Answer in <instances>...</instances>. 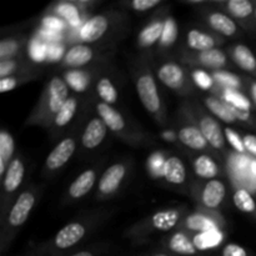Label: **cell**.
Wrapping results in <instances>:
<instances>
[{
  "label": "cell",
  "mask_w": 256,
  "mask_h": 256,
  "mask_svg": "<svg viewBox=\"0 0 256 256\" xmlns=\"http://www.w3.org/2000/svg\"><path fill=\"white\" fill-rule=\"evenodd\" d=\"M160 4V0H134L132 2V6L138 12H146L152 8L158 6Z\"/></svg>",
  "instance_id": "42"
},
{
  "label": "cell",
  "mask_w": 256,
  "mask_h": 256,
  "mask_svg": "<svg viewBox=\"0 0 256 256\" xmlns=\"http://www.w3.org/2000/svg\"><path fill=\"white\" fill-rule=\"evenodd\" d=\"M194 170L202 179H214L219 174L218 164L208 155H200L194 162Z\"/></svg>",
  "instance_id": "22"
},
{
  "label": "cell",
  "mask_w": 256,
  "mask_h": 256,
  "mask_svg": "<svg viewBox=\"0 0 256 256\" xmlns=\"http://www.w3.org/2000/svg\"><path fill=\"white\" fill-rule=\"evenodd\" d=\"M29 52H30V55H32V58L35 60V62H42V60L44 59L46 50H45L44 45H42V42H34L32 44V46H30Z\"/></svg>",
  "instance_id": "43"
},
{
  "label": "cell",
  "mask_w": 256,
  "mask_h": 256,
  "mask_svg": "<svg viewBox=\"0 0 256 256\" xmlns=\"http://www.w3.org/2000/svg\"><path fill=\"white\" fill-rule=\"evenodd\" d=\"M18 80L15 78H4V79H0V92H8L10 90H12L14 88H16Z\"/></svg>",
  "instance_id": "45"
},
{
  "label": "cell",
  "mask_w": 256,
  "mask_h": 256,
  "mask_svg": "<svg viewBox=\"0 0 256 256\" xmlns=\"http://www.w3.org/2000/svg\"><path fill=\"white\" fill-rule=\"evenodd\" d=\"M85 235V228L79 222H72L62 228L55 236V245L58 249H68L74 246Z\"/></svg>",
  "instance_id": "7"
},
{
  "label": "cell",
  "mask_w": 256,
  "mask_h": 256,
  "mask_svg": "<svg viewBox=\"0 0 256 256\" xmlns=\"http://www.w3.org/2000/svg\"><path fill=\"white\" fill-rule=\"evenodd\" d=\"M125 166L122 164H114L108 168L106 172L102 174L100 179L99 190L102 194L108 195L114 192L122 184V179L125 176Z\"/></svg>",
  "instance_id": "8"
},
{
  "label": "cell",
  "mask_w": 256,
  "mask_h": 256,
  "mask_svg": "<svg viewBox=\"0 0 256 256\" xmlns=\"http://www.w3.org/2000/svg\"><path fill=\"white\" fill-rule=\"evenodd\" d=\"M224 100L226 102V104L230 105V106L236 108V109H240V110H244V112H250V109H252L250 100L248 99L244 94L238 92V90H234V89L225 90Z\"/></svg>",
  "instance_id": "31"
},
{
  "label": "cell",
  "mask_w": 256,
  "mask_h": 256,
  "mask_svg": "<svg viewBox=\"0 0 256 256\" xmlns=\"http://www.w3.org/2000/svg\"><path fill=\"white\" fill-rule=\"evenodd\" d=\"M60 55H62V48L59 46H50L49 49V56L50 59H59Z\"/></svg>",
  "instance_id": "48"
},
{
  "label": "cell",
  "mask_w": 256,
  "mask_h": 256,
  "mask_svg": "<svg viewBox=\"0 0 256 256\" xmlns=\"http://www.w3.org/2000/svg\"><path fill=\"white\" fill-rule=\"evenodd\" d=\"M214 78L219 82H222V85L228 86V89H234L238 90L242 86V82H240L239 78L234 74H230L226 72H216L214 74Z\"/></svg>",
  "instance_id": "36"
},
{
  "label": "cell",
  "mask_w": 256,
  "mask_h": 256,
  "mask_svg": "<svg viewBox=\"0 0 256 256\" xmlns=\"http://www.w3.org/2000/svg\"><path fill=\"white\" fill-rule=\"evenodd\" d=\"M225 138H226V140L229 142V144L232 145V146L238 152H246V150H245V146H244V140L240 138V135L238 134L236 132H234V130L230 129V128H226V129H225Z\"/></svg>",
  "instance_id": "38"
},
{
  "label": "cell",
  "mask_w": 256,
  "mask_h": 256,
  "mask_svg": "<svg viewBox=\"0 0 256 256\" xmlns=\"http://www.w3.org/2000/svg\"><path fill=\"white\" fill-rule=\"evenodd\" d=\"M34 195L30 192H24L22 194H20L10 210L9 224L14 228L22 226L28 220V216L34 206Z\"/></svg>",
  "instance_id": "2"
},
{
  "label": "cell",
  "mask_w": 256,
  "mask_h": 256,
  "mask_svg": "<svg viewBox=\"0 0 256 256\" xmlns=\"http://www.w3.org/2000/svg\"><path fill=\"white\" fill-rule=\"evenodd\" d=\"M178 38V24L175 22L174 18H168L164 22V28H162V45L169 46V45L174 44L175 40Z\"/></svg>",
  "instance_id": "35"
},
{
  "label": "cell",
  "mask_w": 256,
  "mask_h": 256,
  "mask_svg": "<svg viewBox=\"0 0 256 256\" xmlns=\"http://www.w3.org/2000/svg\"><path fill=\"white\" fill-rule=\"evenodd\" d=\"M222 256H249L246 249L238 244H229L222 249Z\"/></svg>",
  "instance_id": "41"
},
{
  "label": "cell",
  "mask_w": 256,
  "mask_h": 256,
  "mask_svg": "<svg viewBox=\"0 0 256 256\" xmlns=\"http://www.w3.org/2000/svg\"><path fill=\"white\" fill-rule=\"evenodd\" d=\"M242 140H244L245 150L256 156V135H245Z\"/></svg>",
  "instance_id": "46"
},
{
  "label": "cell",
  "mask_w": 256,
  "mask_h": 256,
  "mask_svg": "<svg viewBox=\"0 0 256 256\" xmlns=\"http://www.w3.org/2000/svg\"><path fill=\"white\" fill-rule=\"evenodd\" d=\"M209 24L215 32L225 35V36H232L238 32V26L234 20L230 19L228 15L222 12H212L209 15Z\"/></svg>",
  "instance_id": "18"
},
{
  "label": "cell",
  "mask_w": 256,
  "mask_h": 256,
  "mask_svg": "<svg viewBox=\"0 0 256 256\" xmlns=\"http://www.w3.org/2000/svg\"><path fill=\"white\" fill-rule=\"evenodd\" d=\"M15 68H16V64L12 60H2V62H0V78L2 79L9 78V75L14 72Z\"/></svg>",
  "instance_id": "44"
},
{
  "label": "cell",
  "mask_w": 256,
  "mask_h": 256,
  "mask_svg": "<svg viewBox=\"0 0 256 256\" xmlns=\"http://www.w3.org/2000/svg\"><path fill=\"white\" fill-rule=\"evenodd\" d=\"M92 59V50L86 45H75L65 54V64L72 68H79L88 64Z\"/></svg>",
  "instance_id": "17"
},
{
  "label": "cell",
  "mask_w": 256,
  "mask_h": 256,
  "mask_svg": "<svg viewBox=\"0 0 256 256\" xmlns=\"http://www.w3.org/2000/svg\"><path fill=\"white\" fill-rule=\"evenodd\" d=\"M225 194H226V188L220 180H210L202 190V200L205 206L215 209L222 204Z\"/></svg>",
  "instance_id": "12"
},
{
  "label": "cell",
  "mask_w": 256,
  "mask_h": 256,
  "mask_svg": "<svg viewBox=\"0 0 256 256\" xmlns=\"http://www.w3.org/2000/svg\"><path fill=\"white\" fill-rule=\"evenodd\" d=\"M108 126L104 124L102 119L90 120L89 124L85 128L82 136V142L86 149H95L102 142V140L106 136Z\"/></svg>",
  "instance_id": "5"
},
{
  "label": "cell",
  "mask_w": 256,
  "mask_h": 256,
  "mask_svg": "<svg viewBox=\"0 0 256 256\" xmlns=\"http://www.w3.org/2000/svg\"><path fill=\"white\" fill-rule=\"evenodd\" d=\"M78 109V102L75 98H69L66 100L62 108L60 109V112L55 115V124L58 126H65L66 124H69L72 122V119L74 118L75 112Z\"/></svg>",
  "instance_id": "32"
},
{
  "label": "cell",
  "mask_w": 256,
  "mask_h": 256,
  "mask_svg": "<svg viewBox=\"0 0 256 256\" xmlns=\"http://www.w3.org/2000/svg\"><path fill=\"white\" fill-rule=\"evenodd\" d=\"M186 42L192 49L199 50L200 52L214 49L215 45V40L210 35L205 34V32H200L198 29H192L188 32Z\"/></svg>",
  "instance_id": "21"
},
{
  "label": "cell",
  "mask_w": 256,
  "mask_h": 256,
  "mask_svg": "<svg viewBox=\"0 0 256 256\" xmlns=\"http://www.w3.org/2000/svg\"><path fill=\"white\" fill-rule=\"evenodd\" d=\"M234 204L240 212H246V214L254 212L256 210V202L254 198L245 189L236 190V192L234 194Z\"/></svg>",
  "instance_id": "33"
},
{
  "label": "cell",
  "mask_w": 256,
  "mask_h": 256,
  "mask_svg": "<svg viewBox=\"0 0 256 256\" xmlns=\"http://www.w3.org/2000/svg\"><path fill=\"white\" fill-rule=\"evenodd\" d=\"M179 218L180 214L178 210H162V212L154 214V216L152 218V226H154L155 229L160 230V232H169V230H172V228L178 224Z\"/></svg>",
  "instance_id": "19"
},
{
  "label": "cell",
  "mask_w": 256,
  "mask_h": 256,
  "mask_svg": "<svg viewBox=\"0 0 256 256\" xmlns=\"http://www.w3.org/2000/svg\"><path fill=\"white\" fill-rule=\"evenodd\" d=\"M162 28H164V22H154L149 25V26L145 28L144 30L140 34L139 40L140 44L145 45V46H149L152 45L154 42H156L158 40L162 39Z\"/></svg>",
  "instance_id": "29"
},
{
  "label": "cell",
  "mask_w": 256,
  "mask_h": 256,
  "mask_svg": "<svg viewBox=\"0 0 256 256\" xmlns=\"http://www.w3.org/2000/svg\"><path fill=\"white\" fill-rule=\"evenodd\" d=\"M162 174L168 182L174 185L182 184L186 179V169L182 160L176 156H172L165 160L162 164Z\"/></svg>",
  "instance_id": "11"
},
{
  "label": "cell",
  "mask_w": 256,
  "mask_h": 256,
  "mask_svg": "<svg viewBox=\"0 0 256 256\" xmlns=\"http://www.w3.org/2000/svg\"><path fill=\"white\" fill-rule=\"evenodd\" d=\"M179 140L185 145L194 150H202L206 146L208 142L202 135V130L195 126H185L179 132Z\"/></svg>",
  "instance_id": "16"
},
{
  "label": "cell",
  "mask_w": 256,
  "mask_h": 256,
  "mask_svg": "<svg viewBox=\"0 0 256 256\" xmlns=\"http://www.w3.org/2000/svg\"><path fill=\"white\" fill-rule=\"evenodd\" d=\"M108 28H109V22L106 18L102 15H96L82 25L80 36L86 42H96L106 32Z\"/></svg>",
  "instance_id": "9"
},
{
  "label": "cell",
  "mask_w": 256,
  "mask_h": 256,
  "mask_svg": "<svg viewBox=\"0 0 256 256\" xmlns=\"http://www.w3.org/2000/svg\"><path fill=\"white\" fill-rule=\"evenodd\" d=\"M192 79L198 86L204 90H209L212 86V78L204 70H195L192 72Z\"/></svg>",
  "instance_id": "39"
},
{
  "label": "cell",
  "mask_w": 256,
  "mask_h": 256,
  "mask_svg": "<svg viewBox=\"0 0 256 256\" xmlns=\"http://www.w3.org/2000/svg\"><path fill=\"white\" fill-rule=\"evenodd\" d=\"M169 248L172 252L185 256L195 255L198 252L194 242H192L189 238L185 236L184 234H182V232H178V234H175L174 236L170 239Z\"/></svg>",
  "instance_id": "26"
},
{
  "label": "cell",
  "mask_w": 256,
  "mask_h": 256,
  "mask_svg": "<svg viewBox=\"0 0 256 256\" xmlns=\"http://www.w3.org/2000/svg\"><path fill=\"white\" fill-rule=\"evenodd\" d=\"M250 92H252V102H254L255 106H256V82H252V86H250Z\"/></svg>",
  "instance_id": "49"
},
{
  "label": "cell",
  "mask_w": 256,
  "mask_h": 256,
  "mask_svg": "<svg viewBox=\"0 0 256 256\" xmlns=\"http://www.w3.org/2000/svg\"><path fill=\"white\" fill-rule=\"evenodd\" d=\"M228 9L238 19H248L255 12L254 5L249 0H230L228 2Z\"/></svg>",
  "instance_id": "30"
},
{
  "label": "cell",
  "mask_w": 256,
  "mask_h": 256,
  "mask_svg": "<svg viewBox=\"0 0 256 256\" xmlns=\"http://www.w3.org/2000/svg\"><path fill=\"white\" fill-rule=\"evenodd\" d=\"M96 176H95L94 170H85L84 172L76 178L74 182L70 185L69 194L72 199H79L86 195L94 186V182Z\"/></svg>",
  "instance_id": "14"
},
{
  "label": "cell",
  "mask_w": 256,
  "mask_h": 256,
  "mask_svg": "<svg viewBox=\"0 0 256 256\" xmlns=\"http://www.w3.org/2000/svg\"><path fill=\"white\" fill-rule=\"evenodd\" d=\"M14 154V139L8 132H0V174L6 172V164ZM10 164V162H9Z\"/></svg>",
  "instance_id": "23"
},
{
  "label": "cell",
  "mask_w": 256,
  "mask_h": 256,
  "mask_svg": "<svg viewBox=\"0 0 256 256\" xmlns=\"http://www.w3.org/2000/svg\"><path fill=\"white\" fill-rule=\"evenodd\" d=\"M234 60L238 66L248 72L256 74V58L254 52L246 45H236L234 49Z\"/></svg>",
  "instance_id": "20"
},
{
  "label": "cell",
  "mask_w": 256,
  "mask_h": 256,
  "mask_svg": "<svg viewBox=\"0 0 256 256\" xmlns=\"http://www.w3.org/2000/svg\"><path fill=\"white\" fill-rule=\"evenodd\" d=\"M76 149L75 140L72 138L62 140L54 148L52 152L46 158V168L50 170H56L62 168V165L66 164L70 160V158L74 154Z\"/></svg>",
  "instance_id": "3"
},
{
  "label": "cell",
  "mask_w": 256,
  "mask_h": 256,
  "mask_svg": "<svg viewBox=\"0 0 256 256\" xmlns=\"http://www.w3.org/2000/svg\"><path fill=\"white\" fill-rule=\"evenodd\" d=\"M42 22H44V25L49 32H58L62 28V22L56 18H45Z\"/></svg>",
  "instance_id": "47"
},
{
  "label": "cell",
  "mask_w": 256,
  "mask_h": 256,
  "mask_svg": "<svg viewBox=\"0 0 256 256\" xmlns=\"http://www.w3.org/2000/svg\"><path fill=\"white\" fill-rule=\"evenodd\" d=\"M96 92L99 95L100 99L102 100V102L105 104H114L118 100V92L115 89L114 84L112 82V80L108 79V78H102L96 84Z\"/></svg>",
  "instance_id": "28"
},
{
  "label": "cell",
  "mask_w": 256,
  "mask_h": 256,
  "mask_svg": "<svg viewBox=\"0 0 256 256\" xmlns=\"http://www.w3.org/2000/svg\"><path fill=\"white\" fill-rule=\"evenodd\" d=\"M70 256H94V255H92L90 252H76V254L70 255Z\"/></svg>",
  "instance_id": "50"
},
{
  "label": "cell",
  "mask_w": 256,
  "mask_h": 256,
  "mask_svg": "<svg viewBox=\"0 0 256 256\" xmlns=\"http://www.w3.org/2000/svg\"><path fill=\"white\" fill-rule=\"evenodd\" d=\"M199 62L210 69H220L226 65V56L220 49H210L200 52Z\"/></svg>",
  "instance_id": "27"
},
{
  "label": "cell",
  "mask_w": 256,
  "mask_h": 256,
  "mask_svg": "<svg viewBox=\"0 0 256 256\" xmlns=\"http://www.w3.org/2000/svg\"><path fill=\"white\" fill-rule=\"evenodd\" d=\"M68 94H69V89H68L66 82L58 76L52 78L49 84V104H48L49 112L56 115L62 105L69 99Z\"/></svg>",
  "instance_id": "6"
},
{
  "label": "cell",
  "mask_w": 256,
  "mask_h": 256,
  "mask_svg": "<svg viewBox=\"0 0 256 256\" xmlns=\"http://www.w3.org/2000/svg\"><path fill=\"white\" fill-rule=\"evenodd\" d=\"M154 256H169V255H166V254H156V255H154Z\"/></svg>",
  "instance_id": "52"
},
{
  "label": "cell",
  "mask_w": 256,
  "mask_h": 256,
  "mask_svg": "<svg viewBox=\"0 0 256 256\" xmlns=\"http://www.w3.org/2000/svg\"><path fill=\"white\" fill-rule=\"evenodd\" d=\"M58 12L72 25L79 24V12L72 4H62L59 6Z\"/></svg>",
  "instance_id": "37"
},
{
  "label": "cell",
  "mask_w": 256,
  "mask_h": 256,
  "mask_svg": "<svg viewBox=\"0 0 256 256\" xmlns=\"http://www.w3.org/2000/svg\"><path fill=\"white\" fill-rule=\"evenodd\" d=\"M205 105L208 106V109L215 115V116L219 118L220 120L225 122H235L236 116L234 115V112H232V109L229 108V105L226 102H222L220 100L215 99V98H206L205 99Z\"/></svg>",
  "instance_id": "24"
},
{
  "label": "cell",
  "mask_w": 256,
  "mask_h": 256,
  "mask_svg": "<svg viewBox=\"0 0 256 256\" xmlns=\"http://www.w3.org/2000/svg\"><path fill=\"white\" fill-rule=\"evenodd\" d=\"M252 169H254V172L256 174V162H255L254 165H252Z\"/></svg>",
  "instance_id": "51"
},
{
  "label": "cell",
  "mask_w": 256,
  "mask_h": 256,
  "mask_svg": "<svg viewBox=\"0 0 256 256\" xmlns=\"http://www.w3.org/2000/svg\"><path fill=\"white\" fill-rule=\"evenodd\" d=\"M255 16H256V8H255Z\"/></svg>",
  "instance_id": "53"
},
{
  "label": "cell",
  "mask_w": 256,
  "mask_h": 256,
  "mask_svg": "<svg viewBox=\"0 0 256 256\" xmlns=\"http://www.w3.org/2000/svg\"><path fill=\"white\" fill-rule=\"evenodd\" d=\"M98 114L104 124L112 132H120L125 128V120L118 110H115L112 105L99 102L96 106Z\"/></svg>",
  "instance_id": "13"
},
{
  "label": "cell",
  "mask_w": 256,
  "mask_h": 256,
  "mask_svg": "<svg viewBox=\"0 0 256 256\" xmlns=\"http://www.w3.org/2000/svg\"><path fill=\"white\" fill-rule=\"evenodd\" d=\"M158 76L165 86L172 90L182 89L185 82L184 70L175 62H166L158 70Z\"/></svg>",
  "instance_id": "4"
},
{
  "label": "cell",
  "mask_w": 256,
  "mask_h": 256,
  "mask_svg": "<svg viewBox=\"0 0 256 256\" xmlns=\"http://www.w3.org/2000/svg\"><path fill=\"white\" fill-rule=\"evenodd\" d=\"M222 242V234L219 230L212 232H198L192 239L196 250H208L212 248H216Z\"/></svg>",
  "instance_id": "25"
},
{
  "label": "cell",
  "mask_w": 256,
  "mask_h": 256,
  "mask_svg": "<svg viewBox=\"0 0 256 256\" xmlns=\"http://www.w3.org/2000/svg\"><path fill=\"white\" fill-rule=\"evenodd\" d=\"M186 225L188 228H190L192 230H195V232H199L218 230L216 224H215L212 219L199 214L192 215V216L188 218Z\"/></svg>",
  "instance_id": "34"
},
{
  "label": "cell",
  "mask_w": 256,
  "mask_h": 256,
  "mask_svg": "<svg viewBox=\"0 0 256 256\" xmlns=\"http://www.w3.org/2000/svg\"><path fill=\"white\" fill-rule=\"evenodd\" d=\"M16 52V42L12 40H2L0 44V58L2 60H6L10 55Z\"/></svg>",
  "instance_id": "40"
},
{
  "label": "cell",
  "mask_w": 256,
  "mask_h": 256,
  "mask_svg": "<svg viewBox=\"0 0 256 256\" xmlns=\"http://www.w3.org/2000/svg\"><path fill=\"white\" fill-rule=\"evenodd\" d=\"M199 129L202 130L208 144H210L215 149H222L224 148V134H222V128L218 124L216 120L209 116L202 118V122H200Z\"/></svg>",
  "instance_id": "10"
},
{
  "label": "cell",
  "mask_w": 256,
  "mask_h": 256,
  "mask_svg": "<svg viewBox=\"0 0 256 256\" xmlns=\"http://www.w3.org/2000/svg\"><path fill=\"white\" fill-rule=\"evenodd\" d=\"M24 178V165L22 160L15 159L8 165L4 178V188L8 192H12L20 186Z\"/></svg>",
  "instance_id": "15"
},
{
  "label": "cell",
  "mask_w": 256,
  "mask_h": 256,
  "mask_svg": "<svg viewBox=\"0 0 256 256\" xmlns=\"http://www.w3.org/2000/svg\"><path fill=\"white\" fill-rule=\"evenodd\" d=\"M136 92L142 105L149 112H158L160 110V96L156 82L150 74H144L138 79Z\"/></svg>",
  "instance_id": "1"
}]
</instances>
